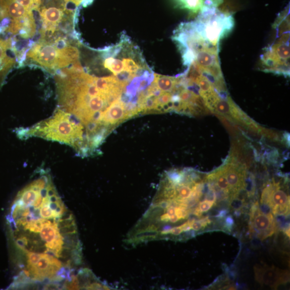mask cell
Listing matches in <instances>:
<instances>
[{"instance_id":"cell-1","label":"cell","mask_w":290,"mask_h":290,"mask_svg":"<svg viewBox=\"0 0 290 290\" xmlns=\"http://www.w3.org/2000/svg\"><path fill=\"white\" fill-rule=\"evenodd\" d=\"M21 271L14 284L64 289L82 262L75 218L48 171L40 169L16 196L8 218Z\"/></svg>"},{"instance_id":"cell-2","label":"cell","mask_w":290,"mask_h":290,"mask_svg":"<svg viewBox=\"0 0 290 290\" xmlns=\"http://www.w3.org/2000/svg\"><path fill=\"white\" fill-rule=\"evenodd\" d=\"M23 139L42 138L69 145L80 155L93 154L85 127L75 116L57 107L49 118L20 132Z\"/></svg>"},{"instance_id":"cell-3","label":"cell","mask_w":290,"mask_h":290,"mask_svg":"<svg viewBox=\"0 0 290 290\" xmlns=\"http://www.w3.org/2000/svg\"><path fill=\"white\" fill-rule=\"evenodd\" d=\"M79 51L67 39H40L32 44L27 59L45 70L55 74L57 72L79 63Z\"/></svg>"},{"instance_id":"cell-4","label":"cell","mask_w":290,"mask_h":290,"mask_svg":"<svg viewBox=\"0 0 290 290\" xmlns=\"http://www.w3.org/2000/svg\"><path fill=\"white\" fill-rule=\"evenodd\" d=\"M38 12L40 16L41 37L45 40L66 38L67 28L73 24L74 14L66 7L65 0H43Z\"/></svg>"},{"instance_id":"cell-5","label":"cell","mask_w":290,"mask_h":290,"mask_svg":"<svg viewBox=\"0 0 290 290\" xmlns=\"http://www.w3.org/2000/svg\"><path fill=\"white\" fill-rule=\"evenodd\" d=\"M278 39L268 47L261 55L263 70L280 75H289V42L288 31L278 32Z\"/></svg>"},{"instance_id":"cell-6","label":"cell","mask_w":290,"mask_h":290,"mask_svg":"<svg viewBox=\"0 0 290 290\" xmlns=\"http://www.w3.org/2000/svg\"><path fill=\"white\" fill-rule=\"evenodd\" d=\"M8 13L10 23L6 30L7 32L24 39H29L35 35L37 26L32 11L14 0H9Z\"/></svg>"},{"instance_id":"cell-7","label":"cell","mask_w":290,"mask_h":290,"mask_svg":"<svg viewBox=\"0 0 290 290\" xmlns=\"http://www.w3.org/2000/svg\"><path fill=\"white\" fill-rule=\"evenodd\" d=\"M250 228L251 233L263 240L274 234L276 224L271 213H265L256 203L252 206L250 214Z\"/></svg>"},{"instance_id":"cell-8","label":"cell","mask_w":290,"mask_h":290,"mask_svg":"<svg viewBox=\"0 0 290 290\" xmlns=\"http://www.w3.org/2000/svg\"><path fill=\"white\" fill-rule=\"evenodd\" d=\"M261 203L266 205L275 215H287L289 210V198L280 190L278 184H270L263 190Z\"/></svg>"},{"instance_id":"cell-9","label":"cell","mask_w":290,"mask_h":290,"mask_svg":"<svg viewBox=\"0 0 290 290\" xmlns=\"http://www.w3.org/2000/svg\"><path fill=\"white\" fill-rule=\"evenodd\" d=\"M128 107L121 98L116 99L101 114L99 123L107 131L111 129L116 124L130 118Z\"/></svg>"},{"instance_id":"cell-10","label":"cell","mask_w":290,"mask_h":290,"mask_svg":"<svg viewBox=\"0 0 290 290\" xmlns=\"http://www.w3.org/2000/svg\"><path fill=\"white\" fill-rule=\"evenodd\" d=\"M254 270L256 280L259 282L272 287H277L288 280V272L280 270L274 266H255Z\"/></svg>"},{"instance_id":"cell-11","label":"cell","mask_w":290,"mask_h":290,"mask_svg":"<svg viewBox=\"0 0 290 290\" xmlns=\"http://www.w3.org/2000/svg\"><path fill=\"white\" fill-rule=\"evenodd\" d=\"M222 170L227 180L231 192L237 194L244 186L243 172L231 164H228Z\"/></svg>"},{"instance_id":"cell-12","label":"cell","mask_w":290,"mask_h":290,"mask_svg":"<svg viewBox=\"0 0 290 290\" xmlns=\"http://www.w3.org/2000/svg\"><path fill=\"white\" fill-rule=\"evenodd\" d=\"M180 79L155 74L153 84L161 92H172L177 89Z\"/></svg>"},{"instance_id":"cell-13","label":"cell","mask_w":290,"mask_h":290,"mask_svg":"<svg viewBox=\"0 0 290 290\" xmlns=\"http://www.w3.org/2000/svg\"><path fill=\"white\" fill-rule=\"evenodd\" d=\"M206 0H176L178 6L193 13L200 12Z\"/></svg>"},{"instance_id":"cell-14","label":"cell","mask_w":290,"mask_h":290,"mask_svg":"<svg viewBox=\"0 0 290 290\" xmlns=\"http://www.w3.org/2000/svg\"><path fill=\"white\" fill-rule=\"evenodd\" d=\"M104 67L108 69L114 76H120L124 72V65L123 61L114 59L113 57L106 58L104 62Z\"/></svg>"},{"instance_id":"cell-15","label":"cell","mask_w":290,"mask_h":290,"mask_svg":"<svg viewBox=\"0 0 290 290\" xmlns=\"http://www.w3.org/2000/svg\"><path fill=\"white\" fill-rule=\"evenodd\" d=\"M209 178L215 180V184L223 193L225 194H229L231 190L227 180L222 169L210 176Z\"/></svg>"},{"instance_id":"cell-16","label":"cell","mask_w":290,"mask_h":290,"mask_svg":"<svg viewBox=\"0 0 290 290\" xmlns=\"http://www.w3.org/2000/svg\"><path fill=\"white\" fill-rule=\"evenodd\" d=\"M124 72H126L130 78H134L140 69V66L132 58H124Z\"/></svg>"},{"instance_id":"cell-17","label":"cell","mask_w":290,"mask_h":290,"mask_svg":"<svg viewBox=\"0 0 290 290\" xmlns=\"http://www.w3.org/2000/svg\"><path fill=\"white\" fill-rule=\"evenodd\" d=\"M14 1L26 8L27 9L38 12L42 0H14Z\"/></svg>"},{"instance_id":"cell-18","label":"cell","mask_w":290,"mask_h":290,"mask_svg":"<svg viewBox=\"0 0 290 290\" xmlns=\"http://www.w3.org/2000/svg\"><path fill=\"white\" fill-rule=\"evenodd\" d=\"M215 202L208 200H205L204 201L199 203L198 208L202 213L208 211L214 205Z\"/></svg>"},{"instance_id":"cell-19","label":"cell","mask_w":290,"mask_h":290,"mask_svg":"<svg viewBox=\"0 0 290 290\" xmlns=\"http://www.w3.org/2000/svg\"><path fill=\"white\" fill-rule=\"evenodd\" d=\"M15 62H8L0 60V76H4L15 65Z\"/></svg>"},{"instance_id":"cell-20","label":"cell","mask_w":290,"mask_h":290,"mask_svg":"<svg viewBox=\"0 0 290 290\" xmlns=\"http://www.w3.org/2000/svg\"><path fill=\"white\" fill-rule=\"evenodd\" d=\"M85 0H65L66 3H72L76 6H79L81 4L84 3Z\"/></svg>"}]
</instances>
